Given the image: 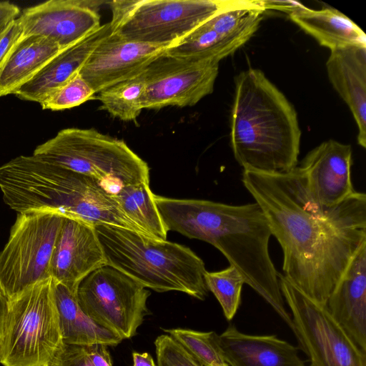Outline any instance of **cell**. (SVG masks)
Wrapping results in <instances>:
<instances>
[{"label":"cell","mask_w":366,"mask_h":366,"mask_svg":"<svg viewBox=\"0 0 366 366\" xmlns=\"http://www.w3.org/2000/svg\"><path fill=\"white\" fill-rule=\"evenodd\" d=\"M145 81L142 71L99 92L101 108L123 121H135L140 114Z\"/></svg>","instance_id":"26"},{"label":"cell","mask_w":366,"mask_h":366,"mask_svg":"<svg viewBox=\"0 0 366 366\" xmlns=\"http://www.w3.org/2000/svg\"><path fill=\"white\" fill-rule=\"evenodd\" d=\"M61 342L51 277L34 285L9 300L0 342L1 364L47 365Z\"/></svg>","instance_id":"7"},{"label":"cell","mask_w":366,"mask_h":366,"mask_svg":"<svg viewBox=\"0 0 366 366\" xmlns=\"http://www.w3.org/2000/svg\"><path fill=\"white\" fill-rule=\"evenodd\" d=\"M82 346L93 366H112L107 345L97 343Z\"/></svg>","instance_id":"33"},{"label":"cell","mask_w":366,"mask_h":366,"mask_svg":"<svg viewBox=\"0 0 366 366\" xmlns=\"http://www.w3.org/2000/svg\"><path fill=\"white\" fill-rule=\"evenodd\" d=\"M157 366H203L185 347L168 335L154 341Z\"/></svg>","instance_id":"30"},{"label":"cell","mask_w":366,"mask_h":366,"mask_svg":"<svg viewBox=\"0 0 366 366\" xmlns=\"http://www.w3.org/2000/svg\"><path fill=\"white\" fill-rule=\"evenodd\" d=\"M290 19L322 46L330 51L366 46L364 31L341 11L329 6L315 10L307 6L289 15Z\"/></svg>","instance_id":"23"},{"label":"cell","mask_w":366,"mask_h":366,"mask_svg":"<svg viewBox=\"0 0 366 366\" xmlns=\"http://www.w3.org/2000/svg\"><path fill=\"white\" fill-rule=\"evenodd\" d=\"M94 94L91 86L78 73L39 104L43 109L61 111L93 99Z\"/></svg>","instance_id":"29"},{"label":"cell","mask_w":366,"mask_h":366,"mask_svg":"<svg viewBox=\"0 0 366 366\" xmlns=\"http://www.w3.org/2000/svg\"><path fill=\"white\" fill-rule=\"evenodd\" d=\"M242 182L263 211L283 252L285 278L325 306L366 242V195L355 191L332 207L317 204L297 166L285 173L243 170Z\"/></svg>","instance_id":"1"},{"label":"cell","mask_w":366,"mask_h":366,"mask_svg":"<svg viewBox=\"0 0 366 366\" xmlns=\"http://www.w3.org/2000/svg\"><path fill=\"white\" fill-rule=\"evenodd\" d=\"M61 50L46 37L21 36L0 63V97L14 94Z\"/></svg>","instance_id":"22"},{"label":"cell","mask_w":366,"mask_h":366,"mask_svg":"<svg viewBox=\"0 0 366 366\" xmlns=\"http://www.w3.org/2000/svg\"><path fill=\"white\" fill-rule=\"evenodd\" d=\"M20 14L18 6L9 1H0V33Z\"/></svg>","instance_id":"35"},{"label":"cell","mask_w":366,"mask_h":366,"mask_svg":"<svg viewBox=\"0 0 366 366\" xmlns=\"http://www.w3.org/2000/svg\"><path fill=\"white\" fill-rule=\"evenodd\" d=\"M352 147L334 139L312 149L298 166L310 198L322 207L335 206L355 190L351 179Z\"/></svg>","instance_id":"17"},{"label":"cell","mask_w":366,"mask_h":366,"mask_svg":"<svg viewBox=\"0 0 366 366\" xmlns=\"http://www.w3.org/2000/svg\"><path fill=\"white\" fill-rule=\"evenodd\" d=\"M47 366H93L82 345L61 342Z\"/></svg>","instance_id":"31"},{"label":"cell","mask_w":366,"mask_h":366,"mask_svg":"<svg viewBox=\"0 0 366 366\" xmlns=\"http://www.w3.org/2000/svg\"><path fill=\"white\" fill-rule=\"evenodd\" d=\"M94 229L107 264L144 287L205 299V265L189 247L114 225L99 224Z\"/></svg>","instance_id":"5"},{"label":"cell","mask_w":366,"mask_h":366,"mask_svg":"<svg viewBox=\"0 0 366 366\" xmlns=\"http://www.w3.org/2000/svg\"><path fill=\"white\" fill-rule=\"evenodd\" d=\"M167 48L127 40L112 32L94 49L79 73L99 93L138 75Z\"/></svg>","instance_id":"16"},{"label":"cell","mask_w":366,"mask_h":366,"mask_svg":"<svg viewBox=\"0 0 366 366\" xmlns=\"http://www.w3.org/2000/svg\"><path fill=\"white\" fill-rule=\"evenodd\" d=\"M42 366H47V365H42Z\"/></svg>","instance_id":"38"},{"label":"cell","mask_w":366,"mask_h":366,"mask_svg":"<svg viewBox=\"0 0 366 366\" xmlns=\"http://www.w3.org/2000/svg\"><path fill=\"white\" fill-rule=\"evenodd\" d=\"M265 11L257 0H240L237 5L207 20L164 52L192 60L219 62L252 38Z\"/></svg>","instance_id":"13"},{"label":"cell","mask_w":366,"mask_h":366,"mask_svg":"<svg viewBox=\"0 0 366 366\" xmlns=\"http://www.w3.org/2000/svg\"><path fill=\"white\" fill-rule=\"evenodd\" d=\"M149 295L142 285L107 264L86 276L76 292L83 312L122 340L136 335L147 314Z\"/></svg>","instance_id":"10"},{"label":"cell","mask_w":366,"mask_h":366,"mask_svg":"<svg viewBox=\"0 0 366 366\" xmlns=\"http://www.w3.org/2000/svg\"><path fill=\"white\" fill-rule=\"evenodd\" d=\"M112 32L110 22L56 54L15 95L39 104L79 72L94 49Z\"/></svg>","instance_id":"19"},{"label":"cell","mask_w":366,"mask_h":366,"mask_svg":"<svg viewBox=\"0 0 366 366\" xmlns=\"http://www.w3.org/2000/svg\"><path fill=\"white\" fill-rule=\"evenodd\" d=\"M325 307L356 346L366 353V242L352 258Z\"/></svg>","instance_id":"18"},{"label":"cell","mask_w":366,"mask_h":366,"mask_svg":"<svg viewBox=\"0 0 366 366\" xmlns=\"http://www.w3.org/2000/svg\"><path fill=\"white\" fill-rule=\"evenodd\" d=\"M328 79L350 109L357 126V143L366 147V46L330 51Z\"/></svg>","instance_id":"20"},{"label":"cell","mask_w":366,"mask_h":366,"mask_svg":"<svg viewBox=\"0 0 366 366\" xmlns=\"http://www.w3.org/2000/svg\"><path fill=\"white\" fill-rule=\"evenodd\" d=\"M106 264L94 226L63 216L51 261L50 277L76 293L81 281Z\"/></svg>","instance_id":"15"},{"label":"cell","mask_w":366,"mask_h":366,"mask_svg":"<svg viewBox=\"0 0 366 366\" xmlns=\"http://www.w3.org/2000/svg\"><path fill=\"white\" fill-rule=\"evenodd\" d=\"M240 0H129L108 2L112 33L127 40L174 46Z\"/></svg>","instance_id":"8"},{"label":"cell","mask_w":366,"mask_h":366,"mask_svg":"<svg viewBox=\"0 0 366 366\" xmlns=\"http://www.w3.org/2000/svg\"><path fill=\"white\" fill-rule=\"evenodd\" d=\"M54 293L63 342L78 345L98 343L116 346L122 341L119 335L102 327L83 312L76 293L55 281Z\"/></svg>","instance_id":"24"},{"label":"cell","mask_w":366,"mask_h":366,"mask_svg":"<svg viewBox=\"0 0 366 366\" xmlns=\"http://www.w3.org/2000/svg\"><path fill=\"white\" fill-rule=\"evenodd\" d=\"M301 139L297 114L258 69L235 77L230 144L243 170L288 172L297 166Z\"/></svg>","instance_id":"3"},{"label":"cell","mask_w":366,"mask_h":366,"mask_svg":"<svg viewBox=\"0 0 366 366\" xmlns=\"http://www.w3.org/2000/svg\"><path fill=\"white\" fill-rule=\"evenodd\" d=\"M22 36L23 29L17 17L0 33V63Z\"/></svg>","instance_id":"32"},{"label":"cell","mask_w":366,"mask_h":366,"mask_svg":"<svg viewBox=\"0 0 366 366\" xmlns=\"http://www.w3.org/2000/svg\"><path fill=\"white\" fill-rule=\"evenodd\" d=\"M9 207L18 213L51 211L147 236L122 211L114 192L92 177L47 162L34 155L21 158L7 184Z\"/></svg>","instance_id":"4"},{"label":"cell","mask_w":366,"mask_h":366,"mask_svg":"<svg viewBox=\"0 0 366 366\" xmlns=\"http://www.w3.org/2000/svg\"><path fill=\"white\" fill-rule=\"evenodd\" d=\"M114 194L126 216L147 237L167 240V230L154 200L149 183L121 186Z\"/></svg>","instance_id":"25"},{"label":"cell","mask_w":366,"mask_h":366,"mask_svg":"<svg viewBox=\"0 0 366 366\" xmlns=\"http://www.w3.org/2000/svg\"><path fill=\"white\" fill-rule=\"evenodd\" d=\"M134 366H157L152 356L147 353L133 352Z\"/></svg>","instance_id":"37"},{"label":"cell","mask_w":366,"mask_h":366,"mask_svg":"<svg viewBox=\"0 0 366 366\" xmlns=\"http://www.w3.org/2000/svg\"><path fill=\"white\" fill-rule=\"evenodd\" d=\"M9 300L0 284V342L1 341L9 312Z\"/></svg>","instance_id":"36"},{"label":"cell","mask_w":366,"mask_h":366,"mask_svg":"<svg viewBox=\"0 0 366 366\" xmlns=\"http://www.w3.org/2000/svg\"><path fill=\"white\" fill-rule=\"evenodd\" d=\"M280 290L292 312L293 332L308 356L310 366H366L362 352L325 306L305 295L282 274Z\"/></svg>","instance_id":"11"},{"label":"cell","mask_w":366,"mask_h":366,"mask_svg":"<svg viewBox=\"0 0 366 366\" xmlns=\"http://www.w3.org/2000/svg\"><path fill=\"white\" fill-rule=\"evenodd\" d=\"M185 347L203 366H229L213 331L198 332L188 329H164Z\"/></svg>","instance_id":"28"},{"label":"cell","mask_w":366,"mask_h":366,"mask_svg":"<svg viewBox=\"0 0 366 366\" xmlns=\"http://www.w3.org/2000/svg\"><path fill=\"white\" fill-rule=\"evenodd\" d=\"M219 64L162 53L142 71L145 81L143 109L195 105L213 92Z\"/></svg>","instance_id":"12"},{"label":"cell","mask_w":366,"mask_h":366,"mask_svg":"<svg viewBox=\"0 0 366 366\" xmlns=\"http://www.w3.org/2000/svg\"><path fill=\"white\" fill-rule=\"evenodd\" d=\"M229 366H305L298 348L274 335H250L230 325L218 335Z\"/></svg>","instance_id":"21"},{"label":"cell","mask_w":366,"mask_h":366,"mask_svg":"<svg viewBox=\"0 0 366 366\" xmlns=\"http://www.w3.org/2000/svg\"><path fill=\"white\" fill-rule=\"evenodd\" d=\"M62 219L61 214L51 211L18 213L0 252V284L9 300L50 277Z\"/></svg>","instance_id":"9"},{"label":"cell","mask_w":366,"mask_h":366,"mask_svg":"<svg viewBox=\"0 0 366 366\" xmlns=\"http://www.w3.org/2000/svg\"><path fill=\"white\" fill-rule=\"evenodd\" d=\"M167 230L204 241L221 252L245 283L259 295L293 332L279 274L271 259L269 222L255 202L232 205L204 199L154 195Z\"/></svg>","instance_id":"2"},{"label":"cell","mask_w":366,"mask_h":366,"mask_svg":"<svg viewBox=\"0 0 366 366\" xmlns=\"http://www.w3.org/2000/svg\"><path fill=\"white\" fill-rule=\"evenodd\" d=\"M204 280L219 302L225 317L230 320L235 315L241 302V292L245 281L240 272L232 265L216 271H206Z\"/></svg>","instance_id":"27"},{"label":"cell","mask_w":366,"mask_h":366,"mask_svg":"<svg viewBox=\"0 0 366 366\" xmlns=\"http://www.w3.org/2000/svg\"><path fill=\"white\" fill-rule=\"evenodd\" d=\"M257 2L265 11L268 9L278 10L287 13L288 16L306 7L296 1L257 0Z\"/></svg>","instance_id":"34"},{"label":"cell","mask_w":366,"mask_h":366,"mask_svg":"<svg viewBox=\"0 0 366 366\" xmlns=\"http://www.w3.org/2000/svg\"><path fill=\"white\" fill-rule=\"evenodd\" d=\"M101 1L50 0L26 8L18 16L23 36L39 35L66 49L100 26Z\"/></svg>","instance_id":"14"},{"label":"cell","mask_w":366,"mask_h":366,"mask_svg":"<svg viewBox=\"0 0 366 366\" xmlns=\"http://www.w3.org/2000/svg\"><path fill=\"white\" fill-rule=\"evenodd\" d=\"M33 155L119 187L149 183V168L122 140L91 129L68 128L39 145Z\"/></svg>","instance_id":"6"}]
</instances>
